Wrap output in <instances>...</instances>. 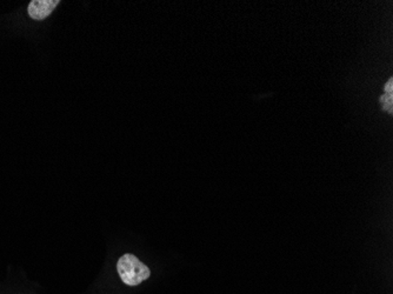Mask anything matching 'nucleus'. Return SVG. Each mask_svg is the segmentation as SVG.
Masks as SVG:
<instances>
[{
    "label": "nucleus",
    "mask_w": 393,
    "mask_h": 294,
    "mask_svg": "<svg viewBox=\"0 0 393 294\" xmlns=\"http://www.w3.org/2000/svg\"><path fill=\"white\" fill-rule=\"evenodd\" d=\"M58 4V0H33L28 4V16L35 21H43L49 17Z\"/></svg>",
    "instance_id": "f03ea898"
},
{
    "label": "nucleus",
    "mask_w": 393,
    "mask_h": 294,
    "mask_svg": "<svg viewBox=\"0 0 393 294\" xmlns=\"http://www.w3.org/2000/svg\"><path fill=\"white\" fill-rule=\"evenodd\" d=\"M380 103L383 105L384 111L392 113L393 94H385L380 97Z\"/></svg>",
    "instance_id": "7ed1b4c3"
},
{
    "label": "nucleus",
    "mask_w": 393,
    "mask_h": 294,
    "mask_svg": "<svg viewBox=\"0 0 393 294\" xmlns=\"http://www.w3.org/2000/svg\"><path fill=\"white\" fill-rule=\"evenodd\" d=\"M118 273L124 284L128 286H137L148 279L151 272L145 264H143L133 254H124L117 264Z\"/></svg>",
    "instance_id": "f257e3e1"
}]
</instances>
